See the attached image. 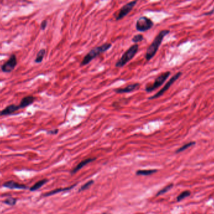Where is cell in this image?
<instances>
[{
  "instance_id": "14",
  "label": "cell",
  "mask_w": 214,
  "mask_h": 214,
  "mask_svg": "<svg viewBox=\"0 0 214 214\" xmlns=\"http://www.w3.org/2000/svg\"><path fill=\"white\" fill-rule=\"evenodd\" d=\"M76 185V184H75L73 185H71L69 187H66V188H57V189H55L54 190H52L50 192H48V193H46L45 194H44V197H49V196H51V195H55L56 193H60L61 192H65V191H68V190H70L71 189H73V188Z\"/></svg>"
},
{
  "instance_id": "4",
  "label": "cell",
  "mask_w": 214,
  "mask_h": 214,
  "mask_svg": "<svg viewBox=\"0 0 214 214\" xmlns=\"http://www.w3.org/2000/svg\"><path fill=\"white\" fill-rule=\"evenodd\" d=\"M153 26V22L147 17H141L136 22V29L138 32H146L151 29Z\"/></svg>"
},
{
  "instance_id": "26",
  "label": "cell",
  "mask_w": 214,
  "mask_h": 214,
  "mask_svg": "<svg viewBox=\"0 0 214 214\" xmlns=\"http://www.w3.org/2000/svg\"><path fill=\"white\" fill-rule=\"evenodd\" d=\"M214 13V7L213 8V9H212V10L211 11H208V13H205V14H205V15H210V14H213Z\"/></svg>"
},
{
  "instance_id": "16",
  "label": "cell",
  "mask_w": 214,
  "mask_h": 214,
  "mask_svg": "<svg viewBox=\"0 0 214 214\" xmlns=\"http://www.w3.org/2000/svg\"><path fill=\"white\" fill-rule=\"evenodd\" d=\"M48 182V180L46 179H43V180H40L38 181V182H36L34 185H33L30 188V191L31 192H34V191H36V190H38V189H40L41 187H43L44 185Z\"/></svg>"
},
{
  "instance_id": "12",
  "label": "cell",
  "mask_w": 214,
  "mask_h": 214,
  "mask_svg": "<svg viewBox=\"0 0 214 214\" xmlns=\"http://www.w3.org/2000/svg\"><path fill=\"white\" fill-rule=\"evenodd\" d=\"M34 101H35V97L32 96H28L26 97H24L23 98L21 99L20 104H19V106L20 109L25 108L26 107L31 105Z\"/></svg>"
},
{
  "instance_id": "27",
  "label": "cell",
  "mask_w": 214,
  "mask_h": 214,
  "mask_svg": "<svg viewBox=\"0 0 214 214\" xmlns=\"http://www.w3.org/2000/svg\"><path fill=\"white\" fill-rule=\"evenodd\" d=\"M103 214H108V213H103Z\"/></svg>"
},
{
  "instance_id": "5",
  "label": "cell",
  "mask_w": 214,
  "mask_h": 214,
  "mask_svg": "<svg viewBox=\"0 0 214 214\" xmlns=\"http://www.w3.org/2000/svg\"><path fill=\"white\" fill-rule=\"evenodd\" d=\"M170 74H171L170 72H165L164 73H162V74H160L155 80L153 84H152L151 85H148L145 87V91L147 92H151L155 89L159 88L164 83L165 80L168 79Z\"/></svg>"
},
{
  "instance_id": "2",
  "label": "cell",
  "mask_w": 214,
  "mask_h": 214,
  "mask_svg": "<svg viewBox=\"0 0 214 214\" xmlns=\"http://www.w3.org/2000/svg\"><path fill=\"white\" fill-rule=\"evenodd\" d=\"M111 43H106L104 44L101 45L99 47H96L93 48V49H91L87 54L84 57L83 59L82 60L80 65L81 66H84L87 64H88L90 62L93 60L94 58H95L96 57L100 55L101 53H104L105 52L109 50L110 48L111 47Z\"/></svg>"
},
{
  "instance_id": "25",
  "label": "cell",
  "mask_w": 214,
  "mask_h": 214,
  "mask_svg": "<svg viewBox=\"0 0 214 214\" xmlns=\"http://www.w3.org/2000/svg\"><path fill=\"white\" fill-rule=\"evenodd\" d=\"M58 133V129H57L48 131V134H56Z\"/></svg>"
},
{
  "instance_id": "13",
  "label": "cell",
  "mask_w": 214,
  "mask_h": 214,
  "mask_svg": "<svg viewBox=\"0 0 214 214\" xmlns=\"http://www.w3.org/2000/svg\"><path fill=\"white\" fill-rule=\"evenodd\" d=\"M95 159H96V158H88V159H86L83 160V161H82L81 162H80L78 164L77 166L73 169L72 170L71 174H75L77 172H78L79 170L81 169L83 167H84L85 165L90 163L91 162L95 161Z\"/></svg>"
},
{
  "instance_id": "1",
  "label": "cell",
  "mask_w": 214,
  "mask_h": 214,
  "mask_svg": "<svg viewBox=\"0 0 214 214\" xmlns=\"http://www.w3.org/2000/svg\"><path fill=\"white\" fill-rule=\"evenodd\" d=\"M169 33L170 30H162L161 32H160L158 35L155 37L153 41L148 47L147 52H146L145 53L146 60L149 61L155 56V55L156 54V53L157 52L160 45H161V43H162L163 38H165V36L167 35Z\"/></svg>"
},
{
  "instance_id": "23",
  "label": "cell",
  "mask_w": 214,
  "mask_h": 214,
  "mask_svg": "<svg viewBox=\"0 0 214 214\" xmlns=\"http://www.w3.org/2000/svg\"><path fill=\"white\" fill-rule=\"evenodd\" d=\"M93 180H90V181H89V182H87V183H86L85 184H84L83 185L82 187H81V188H80V190H79V192H81V191H83V190H86V189H88L91 185L92 184H93Z\"/></svg>"
},
{
  "instance_id": "7",
  "label": "cell",
  "mask_w": 214,
  "mask_h": 214,
  "mask_svg": "<svg viewBox=\"0 0 214 214\" xmlns=\"http://www.w3.org/2000/svg\"><path fill=\"white\" fill-rule=\"evenodd\" d=\"M17 57L16 55L12 54L9 59L1 65V69L4 73L11 72L17 65Z\"/></svg>"
},
{
  "instance_id": "24",
  "label": "cell",
  "mask_w": 214,
  "mask_h": 214,
  "mask_svg": "<svg viewBox=\"0 0 214 214\" xmlns=\"http://www.w3.org/2000/svg\"><path fill=\"white\" fill-rule=\"evenodd\" d=\"M47 24H48V22L47 20H46V19H45V20H43L41 23V26H40V28L41 30H45L46 27H47Z\"/></svg>"
},
{
  "instance_id": "15",
  "label": "cell",
  "mask_w": 214,
  "mask_h": 214,
  "mask_svg": "<svg viewBox=\"0 0 214 214\" xmlns=\"http://www.w3.org/2000/svg\"><path fill=\"white\" fill-rule=\"evenodd\" d=\"M45 54H46V50L44 49V48H42V49H41L37 53L36 58L35 59V63H36V64H40V63L42 62Z\"/></svg>"
},
{
  "instance_id": "6",
  "label": "cell",
  "mask_w": 214,
  "mask_h": 214,
  "mask_svg": "<svg viewBox=\"0 0 214 214\" xmlns=\"http://www.w3.org/2000/svg\"><path fill=\"white\" fill-rule=\"evenodd\" d=\"M182 75V72H179L178 73H177V74L175 75H174L171 79H170L167 83L165 84L164 85V87H163V88L159 90L157 94H155L154 96H151V97H148V99L149 100H152V99H157V98H158V97H161L162 96H163V94L165 93V92H166L167 90H168V89L170 88V87H171V85L174 83L175 82L178 78L180 77Z\"/></svg>"
},
{
  "instance_id": "8",
  "label": "cell",
  "mask_w": 214,
  "mask_h": 214,
  "mask_svg": "<svg viewBox=\"0 0 214 214\" xmlns=\"http://www.w3.org/2000/svg\"><path fill=\"white\" fill-rule=\"evenodd\" d=\"M137 1H130L128 3L125 4L123 6L121 7L118 11L117 15L115 16L116 20H120V19L123 18L125 17L128 13L131 12L132 10V9L134 8V6L137 4Z\"/></svg>"
},
{
  "instance_id": "9",
  "label": "cell",
  "mask_w": 214,
  "mask_h": 214,
  "mask_svg": "<svg viewBox=\"0 0 214 214\" xmlns=\"http://www.w3.org/2000/svg\"><path fill=\"white\" fill-rule=\"evenodd\" d=\"M140 84L139 83H135L128 85L124 88H118L115 89L114 90L115 92L117 94H123V93H129V92H132L135 90H137L140 89Z\"/></svg>"
},
{
  "instance_id": "19",
  "label": "cell",
  "mask_w": 214,
  "mask_h": 214,
  "mask_svg": "<svg viewBox=\"0 0 214 214\" xmlns=\"http://www.w3.org/2000/svg\"><path fill=\"white\" fill-rule=\"evenodd\" d=\"M190 195V192H189L188 190H186V191H184L183 192H182L177 197V200L178 202H180L182 200H183L184 198H185L187 197H188V196Z\"/></svg>"
},
{
  "instance_id": "20",
  "label": "cell",
  "mask_w": 214,
  "mask_h": 214,
  "mask_svg": "<svg viewBox=\"0 0 214 214\" xmlns=\"http://www.w3.org/2000/svg\"><path fill=\"white\" fill-rule=\"evenodd\" d=\"M16 202H17V199L16 198H8L7 199H6L5 200L3 201V203L4 204H6V205L13 206V205H15Z\"/></svg>"
},
{
  "instance_id": "10",
  "label": "cell",
  "mask_w": 214,
  "mask_h": 214,
  "mask_svg": "<svg viewBox=\"0 0 214 214\" xmlns=\"http://www.w3.org/2000/svg\"><path fill=\"white\" fill-rule=\"evenodd\" d=\"M3 186L9 189H18V190H26L28 187L25 185L18 183L16 182L11 180L4 183Z\"/></svg>"
},
{
  "instance_id": "22",
  "label": "cell",
  "mask_w": 214,
  "mask_h": 214,
  "mask_svg": "<svg viewBox=\"0 0 214 214\" xmlns=\"http://www.w3.org/2000/svg\"><path fill=\"white\" fill-rule=\"evenodd\" d=\"M143 40V36L142 34H138V35H135L132 38V42L135 43V44H137V43L142 42Z\"/></svg>"
},
{
  "instance_id": "17",
  "label": "cell",
  "mask_w": 214,
  "mask_h": 214,
  "mask_svg": "<svg viewBox=\"0 0 214 214\" xmlns=\"http://www.w3.org/2000/svg\"><path fill=\"white\" fill-rule=\"evenodd\" d=\"M157 172V169H143V170H138L136 172L137 175H143V176H148V175H152Z\"/></svg>"
},
{
  "instance_id": "21",
  "label": "cell",
  "mask_w": 214,
  "mask_h": 214,
  "mask_svg": "<svg viewBox=\"0 0 214 214\" xmlns=\"http://www.w3.org/2000/svg\"><path fill=\"white\" fill-rule=\"evenodd\" d=\"M173 186V184H170L166 186L165 187H164L163 188H162L161 190H160L157 193V196H159V195H161L162 194H164L166 192H167L168 191H169L170 189H171Z\"/></svg>"
},
{
  "instance_id": "3",
  "label": "cell",
  "mask_w": 214,
  "mask_h": 214,
  "mask_svg": "<svg viewBox=\"0 0 214 214\" xmlns=\"http://www.w3.org/2000/svg\"><path fill=\"white\" fill-rule=\"evenodd\" d=\"M138 50V45L134 44L131 46L128 49L126 50L123 55L118 60V61L115 64L116 67H122L125 65L128 62H129L135 57L136 53Z\"/></svg>"
},
{
  "instance_id": "11",
  "label": "cell",
  "mask_w": 214,
  "mask_h": 214,
  "mask_svg": "<svg viewBox=\"0 0 214 214\" xmlns=\"http://www.w3.org/2000/svg\"><path fill=\"white\" fill-rule=\"evenodd\" d=\"M19 109H20L19 105L17 106L15 104H10L6 108L3 109L2 111H0V116L10 115Z\"/></svg>"
},
{
  "instance_id": "18",
  "label": "cell",
  "mask_w": 214,
  "mask_h": 214,
  "mask_svg": "<svg viewBox=\"0 0 214 214\" xmlns=\"http://www.w3.org/2000/svg\"><path fill=\"white\" fill-rule=\"evenodd\" d=\"M195 142H194V141H191V142L188 143H187V144H185L184 145H183V146H182V147H180V148H178V149L176 151V153H178L182 152H183V151H185V149H187V148H190V147H191V146H192L195 145Z\"/></svg>"
}]
</instances>
